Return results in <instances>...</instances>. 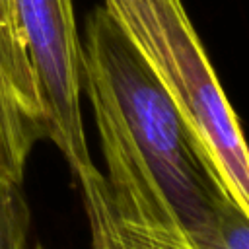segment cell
Listing matches in <instances>:
<instances>
[{
	"mask_svg": "<svg viewBox=\"0 0 249 249\" xmlns=\"http://www.w3.org/2000/svg\"><path fill=\"white\" fill-rule=\"evenodd\" d=\"M84 53V51H82ZM84 86L107 173L78 179L91 249H249V214L228 206L202 228L187 226L154 177L103 72L82 54Z\"/></svg>",
	"mask_w": 249,
	"mask_h": 249,
	"instance_id": "1",
	"label": "cell"
},
{
	"mask_svg": "<svg viewBox=\"0 0 249 249\" xmlns=\"http://www.w3.org/2000/svg\"><path fill=\"white\" fill-rule=\"evenodd\" d=\"M82 51L109 82L130 136L181 220L202 228L237 206L204 142L103 6L86 18Z\"/></svg>",
	"mask_w": 249,
	"mask_h": 249,
	"instance_id": "2",
	"label": "cell"
},
{
	"mask_svg": "<svg viewBox=\"0 0 249 249\" xmlns=\"http://www.w3.org/2000/svg\"><path fill=\"white\" fill-rule=\"evenodd\" d=\"M212 154L231 200L249 214V160L237 115L181 0H103Z\"/></svg>",
	"mask_w": 249,
	"mask_h": 249,
	"instance_id": "3",
	"label": "cell"
},
{
	"mask_svg": "<svg viewBox=\"0 0 249 249\" xmlns=\"http://www.w3.org/2000/svg\"><path fill=\"white\" fill-rule=\"evenodd\" d=\"M16 8L41 91L47 138L78 181L97 165L89 156L82 119L84 53L74 0H16Z\"/></svg>",
	"mask_w": 249,
	"mask_h": 249,
	"instance_id": "4",
	"label": "cell"
},
{
	"mask_svg": "<svg viewBox=\"0 0 249 249\" xmlns=\"http://www.w3.org/2000/svg\"><path fill=\"white\" fill-rule=\"evenodd\" d=\"M45 130L19 105L10 82L0 72V181L21 183L27 158Z\"/></svg>",
	"mask_w": 249,
	"mask_h": 249,
	"instance_id": "5",
	"label": "cell"
},
{
	"mask_svg": "<svg viewBox=\"0 0 249 249\" xmlns=\"http://www.w3.org/2000/svg\"><path fill=\"white\" fill-rule=\"evenodd\" d=\"M31 210L21 183L0 181V249H25Z\"/></svg>",
	"mask_w": 249,
	"mask_h": 249,
	"instance_id": "6",
	"label": "cell"
},
{
	"mask_svg": "<svg viewBox=\"0 0 249 249\" xmlns=\"http://www.w3.org/2000/svg\"><path fill=\"white\" fill-rule=\"evenodd\" d=\"M35 249H43V245H37V247H35Z\"/></svg>",
	"mask_w": 249,
	"mask_h": 249,
	"instance_id": "7",
	"label": "cell"
}]
</instances>
